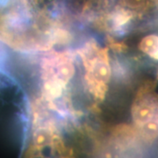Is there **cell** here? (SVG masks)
<instances>
[{
    "instance_id": "obj_2",
    "label": "cell",
    "mask_w": 158,
    "mask_h": 158,
    "mask_svg": "<svg viewBox=\"0 0 158 158\" xmlns=\"http://www.w3.org/2000/svg\"><path fill=\"white\" fill-rule=\"evenodd\" d=\"M141 48L149 56L158 59V37L151 35L146 37L141 42Z\"/></svg>"
},
{
    "instance_id": "obj_1",
    "label": "cell",
    "mask_w": 158,
    "mask_h": 158,
    "mask_svg": "<svg viewBox=\"0 0 158 158\" xmlns=\"http://www.w3.org/2000/svg\"><path fill=\"white\" fill-rule=\"evenodd\" d=\"M134 132L119 129L113 136L111 147L101 158H144L142 148Z\"/></svg>"
}]
</instances>
